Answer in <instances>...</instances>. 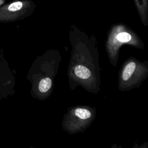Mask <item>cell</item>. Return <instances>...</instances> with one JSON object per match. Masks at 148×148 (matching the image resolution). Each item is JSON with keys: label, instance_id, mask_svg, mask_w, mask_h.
Segmentation results:
<instances>
[{"label": "cell", "instance_id": "cell-1", "mask_svg": "<svg viewBox=\"0 0 148 148\" xmlns=\"http://www.w3.org/2000/svg\"><path fill=\"white\" fill-rule=\"evenodd\" d=\"M36 4L32 0H16L0 6V23L13 21L33 12Z\"/></svg>", "mask_w": 148, "mask_h": 148}, {"label": "cell", "instance_id": "cell-5", "mask_svg": "<svg viewBox=\"0 0 148 148\" xmlns=\"http://www.w3.org/2000/svg\"><path fill=\"white\" fill-rule=\"evenodd\" d=\"M135 67L136 65L134 62H131L128 65H127V66L125 67L123 71L122 75L123 79L124 81H126L128 79H130V77L131 76L133 72H134Z\"/></svg>", "mask_w": 148, "mask_h": 148}, {"label": "cell", "instance_id": "cell-3", "mask_svg": "<svg viewBox=\"0 0 148 148\" xmlns=\"http://www.w3.org/2000/svg\"><path fill=\"white\" fill-rule=\"evenodd\" d=\"M134 2L142 19L145 20L148 13V0H134Z\"/></svg>", "mask_w": 148, "mask_h": 148}, {"label": "cell", "instance_id": "cell-6", "mask_svg": "<svg viewBox=\"0 0 148 148\" xmlns=\"http://www.w3.org/2000/svg\"><path fill=\"white\" fill-rule=\"evenodd\" d=\"M51 86V80L49 77L42 79L39 84V90L42 92L47 91Z\"/></svg>", "mask_w": 148, "mask_h": 148}, {"label": "cell", "instance_id": "cell-2", "mask_svg": "<svg viewBox=\"0 0 148 148\" xmlns=\"http://www.w3.org/2000/svg\"><path fill=\"white\" fill-rule=\"evenodd\" d=\"M8 68L3 50L0 48V98H6L9 80L8 78Z\"/></svg>", "mask_w": 148, "mask_h": 148}, {"label": "cell", "instance_id": "cell-4", "mask_svg": "<svg viewBox=\"0 0 148 148\" xmlns=\"http://www.w3.org/2000/svg\"><path fill=\"white\" fill-rule=\"evenodd\" d=\"M75 73L77 76L83 79H87L91 75L90 70L86 66L81 65H77L75 67Z\"/></svg>", "mask_w": 148, "mask_h": 148}, {"label": "cell", "instance_id": "cell-7", "mask_svg": "<svg viewBox=\"0 0 148 148\" xmlns=\"http://www.w3.org/2000/svg\"><path fill=\"white\" fill-rule=\"evenodd\" d=\"M75 115L82 119H86L91 117V113L87 109L78 108L75 112Z\"/></svg>", "mask_w": 148, "mask_h": 148}, {"label": "cell", "instance_id": "cell-8", "mask_svg": "<svg viewBox=\"0 0 148 148\" xmlns=\"http://www.w3.org/2000/svg\"><path fill=\"white\" fill-rule=\"evenodd\" d=\"M116 39L121 42H127L131 40V35L126 32H121L119 33L116 36Z\"/></svg>", "mask_w": 148, "mask_h": 148}]
</instances>
